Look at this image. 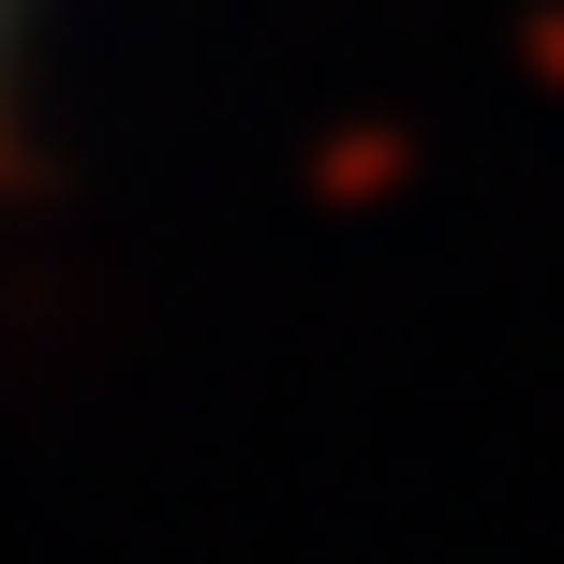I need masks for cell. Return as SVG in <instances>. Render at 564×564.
<instances>
[{"label": "cell", "instance_id": "1", "mask_svg": "<svg viewBox=\"0 0 564 564\" xmlns=\"http://www.w3.org/2000/svg\"><path fill=\"white\" fill-rule=\"evenodd\" d=\"M0 30H15V0H0Z\"/></svg>", "mask_w": 564, "mask_h": 564}]
</instances>
